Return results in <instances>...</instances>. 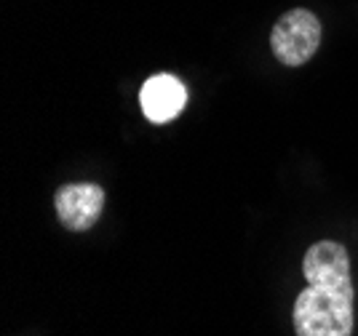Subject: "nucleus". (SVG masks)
I'll return each instance as SVG.
<instances>
[{
	"mask_svg": "<svg viewBox=\"0 0 358 336\" xmlns=\"http://www.w3.org/2000/svg\"><path fill=\"white\" fill-rule=\"evenodd\" d=\"M353 299L356 291L308 286L294 302L297 336H350L353 334Z\"/></svg>",
	"mask_w": 358,
	"mask_h": 336,
	"instance_id": "f257e3e1",
	"label": "nucleus"
},
{
	"mask_svg": "<svg viewBox=\"0 0 358 336\" xmlns=\"http://www.w3.org/2000/svg\"><path fill=\"white\" fill-rule=\"evenodd\" d=\"M321 45V22L308 8L286 11L270 32V48L286 67H302Z\"/></svg>",
	"mask_w": 358,
	"mask_h": 336,
	"instance_id": "f03ea898",
	"label": "nucleus"
},
{
	"mask_svg": "<svg viewBox=\"0 0 358 336\" xmlns=\"http://www.w3.org/2000/svg\"><path fill=\"white\" fill-rule=\"evenodd\" d=\"M302 272H305L308 286L353 291L350 256H348L343 243H337V240H318V243H313L305 254V259H302Z\"/></svg>",
	"mask_w": 358,
	"mask_h": 336,
	"instance_id": "7ed1b4c3",
	"label": "nucleus"
},
{
	"mask_svg": "<svg viewBox=\"0 0 358 336\" xmlns=\"http://www.w3.org/2000/svg\"><path fill=\"white\" fill-rule=\"evenodd\" d=\"M54 205H57V217L67 230L86 233L102 217L105 190L99 184H89V182L64 184L54 195Z\"/></svg>",
	"mask_w": 358,
	"mask_h": 336,
	"instance_id": "20e7f679",
	"label": "nucleus"
},
{
	"mask_svg": "<svg viewBox=\"0 0 358 336\" xmlns=\"http://www.w3.org/2000/svg\"><path fill=\"white\" fill-rule=\"evenodd\" d=\"M187 102V88L185 83L169 73L152 75L145 80V86L139 91V104L142 112L152 123H169L185 110Z\"/></svg>",
	"mask_w": 358,
	"mask_h": 336,
	"instance_id": "39448f33",
	"label": "nucleus"
}]
</instances>
